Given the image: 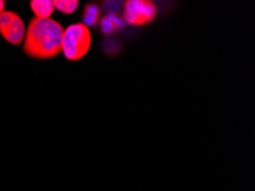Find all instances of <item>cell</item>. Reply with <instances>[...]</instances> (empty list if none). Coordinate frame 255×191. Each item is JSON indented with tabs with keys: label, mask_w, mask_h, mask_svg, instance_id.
Returning <instances> with one entry per match:
<instances>
[{
	"label": "cell",
	"mask_w": 255,
	"mask_h": 191,
	"mask_svg": "<svg viewBox=\"0 0 255 191\" xmlns=\"http://www.w3.org/2000/svg\"><path fill=\"white\" fill-rule=\"evenodd\" d=\"M104 3H106V5H104V6H106V8L108 10L111 9L110 13H116V10L121 8L123 2H119V1H111V2H109V1H107V2H104Z\"/></svg>",
	"instance_id": "9c48e42d"
},
{
	"label": "cell",
	"mask_w": 255,
	"mask_h": 191,
	"mask_svg": "<svg viewBox=\"0 0 255 191\" xmlns=\"http://www.w3.org/2000/svg\"><path fill=\"white\" fill-rule=\"evenodd\" d=\"M157 15V7L148 0H129L124 5L123 19L130 25L143 26L152 22Z\"/></svg>",
	"instance_id": "3957f363"
},
{
	"label": "cell",
	"mask_w": 255,
	"mask_h": 191,
	"mask_svg": "<svg viewBox=\"0 0 255 191\" xmlns=\"http://www.w3.org/2000/svg\"><path fill=\"white\" fill-rule=\"evenodd\" d=\"M91 31L83 23L69 25L62 37V52L65 58L78 61L83 58L91 48Z\"/></svg>",
	"instance_id": "7a4b0ae2"
},
{
	"label": "cell",
	"mask_w": 255,
	"mask_h": 191,
	"mask_svg": "<svg viewBox=\"0 0 255 191\" xmlns=\"http://www.w3.org/2000/svg\"><path fill=\"white\" fill-rule=\"evenodd\" d=\"M100 18V7L96 3H88L83 14V24L85 26H94Z\"/></svg>",
	"instance_id": "52a82bcc"
},
{
	"label": "cell",
	"mask_w": 255,
	"mask_h": 191,
	"mask_svg": "<svg viewBox=\"0 0 255 191\" xmlns=\"http://www.w3.org/2000/svg\"><path fill=\"white\" fill-rule=\"evenodd\" d=\"M0 34L11 45H20L24 40V22L16 13L3 10L0 14Z\"/></svg>",
	"instance_id": "277c9868"
},
{
	"label": "cell",
	"mask_w": 255,
	"mask_h": 191,
	"mask_svg": "<svg viewBox=\"0 0 255 191\" xmlns=\"http://www.w3.org/2000/svg\"><path fill=\"white\" fill-rule=\"evenodd\" d=\"M53 2L54 7L63 14H72L79 5L78 0H55Z\"/></svg>",
	"instance_id": "ba28073f"
},
{
	"label": "cell",
	"mask_w": 255,
	"mask_h": 191,
	"mask_svg": "<svg viewBox=\"0 0 255 191\" xmlns=\"http://www.w3.org/2000/svg\"><path fill=\"white\" fill-rule=\"evenodd\" d=\"M30 7L37 18H51L54 9V2L51 0H32L30 1Z\"/></svg>",
	"instance_id": "8992f818"
},
{
	"label": "cell",
	"mask_w": 255,
	"mask_h": 191,
	"mask_svg": "<svg viewBox=\"0 0 255 191\" xmlns=\"http://www.w3.org/2000/svg\"><path fill=\"white\" fill-rule=\"evenodd\" d=\"M3 8H5V1H3V0H0V14L3 11Z\"/></svg>",
	"instance_id": "30bf717a"
},
{
	"label": "cell",
	"mask_w": 255,
	"mask_h": 191,
	"mask_svg": "<svg viewBox=\"0 0 255 191\" xmlns=\"http://www.w3.org/2000/svg\"><path fill=\"white\" fill-rule=\"evenodd\" d=\"M64 29L52 18L34 17L25 30L23 49L26 55L38 60L53 58L62 52Z\"/></svg>",
	"instance_id": "6da1fadb"
},
{
	"label": "cell",
	"mask_w": 255,
	"mask_h": 191,
	"mask_svg": "<svg viewBox=\"0 0 255 191\" xmlns=\"http://www.w3.org/2000/svg\"><path fill=\"white\" fill-rule=\"evenodd\" d=\"M124 26H125V21L117 13H108L100 22V28L104 34L117 33L118 31L124 29Z\"/></svg>",
	"instance_id": "5b68a950"
}]
</instances>
